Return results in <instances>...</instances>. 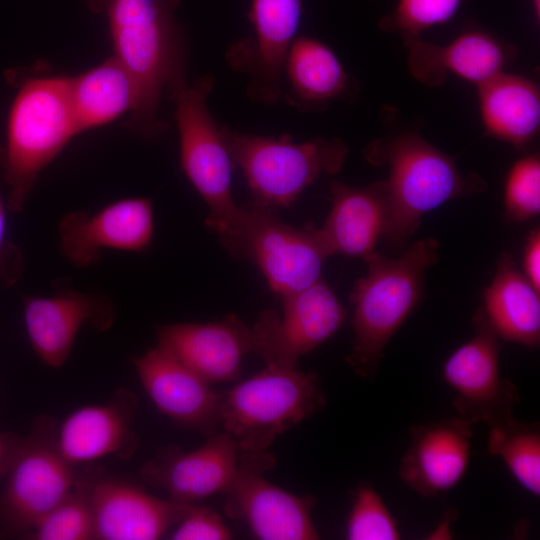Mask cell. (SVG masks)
I'll return each mask as SVG.
<instances>
[{
	"label": "cell",
	"mask_w": 540,
	"mask_h": 540,
	"mask_svg": "<svg viewBox=\"0 0 540 540\" xmlns=\"http://www.w3.org/2000/svg\"><path fill=\"white\" fill-rule=\"evenodd\" d=\"M25 329L36 355L49 367L67 361L85 324L99 331L113 323L112 303L102 296L66 290L52 296H29L23 302Z\"/></svg>",
	"instance_id": "obj_17"
},
{
	"label": "cell",
	"mask_w": 540,
	"mask_h": 540,
	"mask_svg": "<svg viewBox=\"0 0 540 540\" xmlns=\"http://www.w3.org/2000/svg\"><path fill=\"white\" fill-rule=\"evenodd\" d=\"M275 463V456L268 450L239 449L235 475L223 493L226 514L235 520L244 519L258 539H318L311 515L316 499L291 494L270 483L264 474Z\"/></svg>",
	"instance_id": "obj_10"
},
{
	"label": "cell",
	"mask_w": 540,
	"mask_h": 540,
	"mask_svg": "<svg viewBox=\"0 0 540 540\" xmlns=\"http://www.w3.org/2000/svg\"><path fill=\"white\" fill-rule=\"evenodd\" d=\"M95 471L79 474L72 491L24 536L31 540H95L91 489Z\"/></svg>",
	"instance_id": "obj_29"
},
{
	"label": "cell",
	"mask_w": 540,
	"mask_h": 540,
	"mask_svg": "<svg viewBox=\"0 0 540 540\" xmlns=\"http://www.w3.org/2000/svg\"><path fill=\"white\" fill-rule=\"evenodd\" d=\"M540 212V158L532 154L511 167L504 187V217L507 222H524Z\"/></svg>",
	"instance_id": "obj_32"
},
{
	"label": "cell",
	"mask_w": 540,
	"mask_h": 540,
	"mask_svg": "<svg viewBox=\"0 0 540 540\" xmlns=\"http://www.w3.org/2000/svg\"><path fill=\"white\" fill-rule=\"evenodd\" d=\"M411 444L400 460L403 483L423 497L454 488L471 457L472 425L456 416L411 427Z\"/></svg>",
	"instance_id": "obj_18"
},
{
	"label": "cell",
	"mask_w": 540,
	"mask_h": 540,
	"mask_svg": "<svg viewBox=\"0 0 540 540\" xmlns=\"http://www.w3.org/2000/svg\"><path fill=\"white\" fill-rule=\"evenodd\" d=\"M239 447L223 431L208 437L199 448L184 452L166 447L140 469L149 485L165 490L171 500L193 504L218 493H224L236 472Z\"/></svg>",
	"instance_id": "obj_15"
},
{
	"label": "cell",
	"mask_w": 540,
	"mask_h": 540,
	"mask_svg": "<svg viewBox=\"0 0 540 540\" xmlns=\"http://www.w3.org/2000/svg\"><path fill=\"white\" fill-rule=\"evenodd\" d=\"M474 336L446 359L442 378L453 390V406L458 416L473 425L493 426L513 418L519 389L501 377L499 337L483 308L472 319Z\"/></svg>",
	"instance_id": "obj_12"
},
{
	"label": "cell",
	"mask_w": 540,
	"mask_h": 540,
	"mask_svg": "<svg viewBox=\"0 0 540 540\" xmlns=\"http://www.w3.org/2000/svg\"><path fill=\"white\" fill-rule=\"evenodd\" d=\"M213 82V77L208 75L192 85L184 83L173 100L182 168L209 207L206 225L221 236L235 222L239 206L231 193L234 161L222 127L217 125L207 106Z\"/></svg>",
	"instance_id": "obj_8"
},
{
	"label": "cell",
	"mask_w": 540,
	"mask_h": 540,
	"mask_svg": "<svg viewBox=\"0 0 540 540\" xmlns=\"http://www.w3.org/2000/svg\"><path fill=\"white\" fill-rule=\"evenodd\" d=\"M463 0H398L394 11L380 22L384 31L400 34L404 43L421 38L424 30L449 21Z\"/></svg>",
	"instance_id": "obj_31"
},
{
	"label": "cell",
	"mask_w": 540,
	"mask_h": 540,
	"mask_svg": "<svg viewBox=\"0 0 540 540\" xmlns=\"http://www.w3.org/2000/svg\"><path fill=\"white\" fill-rule=\"evenodd\" d=\"M6 253V215L5 206L0 196V274L4 270Z\"/></svg>",
	"instance_id": "obj_35"
},
{
	"label": "cell",
	"mask_w": 540,
	"mask_h": 540,
	"mask_svg": "<svg viewBox=\"0 0 540 540\" xmlns=\"http://www.w3.org/2000/svg\"><path fill=\"white\" fill-rule=\"evenodd\" d=\"M157 345L209 384L228 382L251 352V328L233 314L215 322L168 324L157 329Z\"/></svg>",
	"instance_id": "obj_20"
},
{
	"label": "cell",
	"mask_w": 540,
	"mask_h": 540,
	"mask_svg": "<svg viewBox=\"0 0 540 540\" xmlns=\"http://www.w3.org/2000/svg\"><path fill=\"white\" fill-rule=\"evenodd\" d=\"M86 1L92 11L107 19L113 55L137 85L139 102L128 126L146 137L160 134L164 125L158 118V108L164 92L173 99L186 83L182 40L175 19L180 0Z\"/></svg>",
	"instance_id": "obj_1"
},
{
	"label": "cell",
	"mask_w": 540,
	"mask_h": 540,
	"mask_svg": "<svg viewBox=\"0 0 540 540\" xmlns=\"http://www.w3.org/2000/svg\"><path fill=\"white\" fill-rule=\"evenodd\" d=\"M277 212L251 201L239 207L235 222L219 239L232 255L252 261L282 297L319 280L331 253L320 229L293 227Z\"/></svg>",
	"instance_id": "obj_7"
},
{
	"label": "cell",
	"mask_w": 540,
	"mask_h": 540,
	"mask_svg": "<svg viewBox=\"0 0 540 540\" xmlns=\"http://www.w3.org/2000/svg\"><path fill=\"white\" fill-rule=\"evenodd\" d=\"M477 87L487 135L515 146L536 137L540 127V93L535 83L502 71Z\"/></svg>",
	"instance_id": "obj_25"
},
{
	"label": "cell",
	"mask_w": 540,
	"mask_h": 540,
	"mask_svg": "<svg viewBox=\"0 0 540 540\" xmlns=\"http://www.w3.org/2000/svg\"><path fill=\"white\" fill-rule=\"evenodd\" d=\"M301 15L300 0H251L249 17L255 36L233 45L227 53L232 67L248 73L251 99L266 104L280 99L285 63Z\"/></svg>",
	"instance_id": "obj_13"
},
{
	"label": "cell",
	"mask_w": 540,
	"mask_h": 540,
	"mask_svg": "<svg viewBox=\"0 0 540 540\" xmlns=\"http://www.w3.org/2000/svg\"><path fill=\"white\" fill-rule=\"evenodd\" d=\"M17 445L13 449H9L6 440L0 435V470L5 464H7L9 467Z\"/></svg>",
	"instance_id": "obj_36"
},
{
	"label": "cell",
	"mask_w": 540,
	"mask_h": 540,
	"mask_svg": "<svg viewBox=\"0 0 540 540\" xmlns=\"http://www.w3.org/2000/svg\"><path fill=\"white\" fill-rule=\"evenodd\" d=\"M525 277L540 292V230L533 229L526 239L523 253Z\"/></svg>",
	"instance_id": "obj_34"
},
{
	"label": "cell",
	"mask_w": 540,
	"mask_h": 540,
	"mask_svg": "<svg viewBox=\"0 0 540 540\" xmlns=\"http://www.w3.org/2000/svg\"><path fill=\"white\" fill-rule=\"evenodd\" d=\"M137 407L133 391L120 388L106 404L74 410L57 427L62 456L73 466L107 456L131 457L138 446L132 430Z\"/></svg>",
	"instance_id": "obj_21"
},
{
	"label": "cell",
	"mask_w": 540,
	"mask_h": 540,
	"mask_svg": "<svg viewBox=\"0 0 540 540\" xmlns=\"http://www.w3.org/2000/svg\"><path fill=\"white\" fill-rule=\"evenodd\" d=\"M57 427L53 417L40 416L16 447L0 495V526L7 533L25 535L76 485L79 473L58 448Z\"/></svg>",
	"instance_id": "obj_9"
},
{
	"label": "cell",
	"mask_w": 540,
	"mask_h": 540,
	"mask_svg": "<svg viewBox=\"0 0 540 540\" xmlns=\"http://www.w3.org/2000/svg\"><path fill=\"white\" fill-rule=\"evenodd\" d=\"M91 501L95 540H157L191 504L163 500L128 482L95 472Z\"/></svg>",
	"instance_id": "obj_19"
},
{
	"label": "cell",
	"mask_w": 540,
	"mask_h": 540,
	"mask_svg": "<svg viewBox=\"0 0 540 540\" xmlns=\"http://www.w3.org/2000/svg\"><path fill=\"white\" fill-rule=\"evenodd\" d=\"M439 243L429 237L414 243L398 258L372 251L363 257L365 276L349 295L353 305L352 348L345 361L356 375L375 376L383 351L417 306L425 272L438 261Z\"/></svg>",
	"instance_id": "obj_3"
},
{
	"label": "cell",
	"mask_w": 540,
	"mask_h": 540,
	"mask_svg": "<svg viewBox=\"0 0 540 540\" xmlns=\"http://www.w3.org/2000/svg\"><path fill=\"white\" fill-rule=\"evenodd\" d=\"M332 207L320 229L331 255L364 257L382 237L388 213L385 180L353 187L329 182Z\"/></svg>",
	"instance_id": "obj_23"
},
{
	"label": "cell",
	"mask_w": 540,
	"mask_h": 540,
	"mask_svg": "<svg viewBox=\"0 0 540 540\" xmlns=\"http://www.w3.org/2000/svg\"><path fill=\"white\" fill-rule=\"evenodd\" d=\"M364 155L371 164L389 169L387 222L381 238L392 246L403 248L428 212L486 188L479 175L464 177L452 157L416 132L378 138L367 145Z\"/></svg>",
	"instance_id": "obj_2"
},
{
	"label": "cell",
	"mask_w": 540,
	"mask_h": 540,
	"mask_svg": "<svg viewBox=\"0 0 540 540\" xmlns=\"http://www.w3.org/2000/svg\"><path fill=\"white\" fill-rule=\"evenodd\" d=\"M488 451L501 458L514 479L530 494L540 496V425L514 417L490 426Z\"/></svg>",
	"instance_id": "obj_28"
},
{
	"label": "cell",
	"mask_w": 540,
	"mask_h": 540,
	"mask_svg": "<svg viewBox=\"0 0 540 540\" xmlns=\"http://www.w3.org/2000/svg\"><path fill=\"white\" fill-rule=\"evenodd\" d=\"M153 232L152 202L140 197L115 201L94 213H68L58 229L62 254L79 268L97 263L105 249L141 252Z\"/></svg>",
	"instance_id": "obj_14"
},
{
	"label": "cell",
	"mask_w": 540,
	"mask_h": 540,
	"mask_svg": "<svg viewBox=\"0 0 540 540\" xmlns=\"http://www.w3.org/2000/svg\"><path fill=\"white\" fill-rule=\"evenodd\" d=\"M349 540H398L401 534L396 519L392 516L378 492L367 483L355 491L346 529Z\"/></svg>",
	"instance_id": "obj_30"
},
{
	"label": "cell",
	"mask_w": 540,
	"mask_h": 540,
	"mask_svg": "<svg viewBox=\"0 0 540 540\" xmlns=\"http://www.w3.org/2000/svg\"><path fill=\"white\" fill-rule=\"evenodd\" d=\"M173 540H227L232 534L220 515L213 509L191 504L185 516L176 524Z\"/></svg>",
	"instance_id": "obj_33"
},
{
	"label": "cell",
	"mask_w": 540,
	"mask_h": 540,
	"mask_svg": "<svg viewBox=\"0 0 540 540\" xmlns=\"http://www.w3.org/2000/svg\"><path fill=\"white\" fill-rule=\"evenodd\" d=\"M133 364L155 407L174 423L207 437L220 425V392L156 345Z\"/></svg>",
	"instance_id": "obj_16"
},
{
	"label": "cell",
	"mask_w": 540,
	"mask_h": 540,
	"mask_svg": "<svg viewBox=\"0 0 540 540\" xmlns=\"http://www.w3.org/2000/svg\"><path fill=\"white\" fill-rule=\"evenodd\" d=\"M325 405L317 373L266 367L220 392V425L240 450H267L278 435Z\"/></svg>",
	"instance_id": "obj_5"
},
{
	"label": "cell",
	"mask_w": 540,
	"mask_h": 540,
	"mask_svg": "<svg viewBox=\"0 0 540 540\" xmlns=\"http://www.w3.org/2000/svg\"><path fill=\"white\" fill-rule=\"evenodd\" d=\"M285 98L300 109L319 110L340 96L347 75L334 52L323 43L301 37L293 41L284 68Z\"/></svg>",
	"instance_id": "obj_27"
},
{
	"label": "cell",
	"mask_w": 540,
	"mask_h": 540,
	"mask_svg": "<svg viewBox=\"0 0 540 540\" xmlns=\"http://www.w3.org/2000/svg\"><path fill=\"white\" fill-rule=\"evenodd\" d=\"M78 133L68 77H36L20 83L8 115L3 162L9 209L24 208L41 171Z\"/></svg>",
	"instance_id": "obj_4"
},
{
	"label": "cell",
	"mask_w": 540,
	"mask_h": 540,
	"mask_svg": "<svg viewBox=\"0 0 540 540\" xmlns=\"http://www.w3.org/2000/svg\"><path fill=\"white\" fill-rule=\"evenodd\" d=\"M222 130L252 202L277 211L294 203L321 175L339 172L348 155L346 143L335 137L295 143L287 134L273 138Z\"/></svg>",
	"instance_id": "obj_6"
},
{
	"label": "cell",
	"mask_w": 540,
	"mask_h": 540,
	"mask_svg": "<svg viewBox=\"0 0 540 540\" xmlns=\"http://www.w3.org/2000/svg\"><path fill=\"white\" fill-rule=\"evenodd\" d=\"M281 298L282 313L266 309L251 328V352L267 368L293 369L302 355L337 332L347 312L321 279Z\"/></svg>",
	"instance_id": "obj_11"
},
{
	"label": "cell",
	"mask_w": 540,
	"mask_h": 540,
	"mask_svg": "<svg viewBox=\"0 0 540 540\" xmlns=\"http://www.w3.org/2000/svg\"><path fill=\"white\" fill-rule=\"evenodd\" d=\"M71 107L79 133L107 124L139 102L137 85L126 67L112 55L76 77H68Z\"/></svg>",
	"instance_id": "obj_26"
},
{
	"label": "cell",
	"mask_w": 540,
	"mask_h": 540,
	"mask_svg": "<svg viewBox=\"0 0 540 540\" xmlns=\"http://www.w3.org/2000/svg\"><path fill=\"white\" fill-rule=\"evenodd\" d=\"M483 301L485 315L499 338L528 348L539 346V292L518 271L509 253L499 257Z\"/></svg>",
	"instance_id": "obj_24"
},
{
	"label": "cell",
	"mask_w": 540,
	"mask_h": 540,
	"mask_svg": "<svg viewBox=\"0 0 540 540\" xmlns=\"http://www.w3.org/2000/svg\"><path fill=\"white\" fill-rule=\"evenodd\" d=\"M532 2H533L534 11L535 13H537V17L539 19V11H540L539 0H532Z\"/></svg>",
	"instance_id": "obj_37"
},
{
	"label": "cell",
	"mask_w": 540,
	"mask_h": 540,
	"mask_svg": "<svg viewBox=\"0 0 540 540\" xmlns=\"http://www.w3.org/2000/svg\"><path fill=\"white\" fill-rule=\"evenodd\" d=\"M404 44L411 74L428 86L443 84L450 73L478 86L502 72L511 54L502 43L479 31L461 34L445 46L421 38Z\"/></svg>",
	"instance_id": "obj_22"
}]
</instances>
